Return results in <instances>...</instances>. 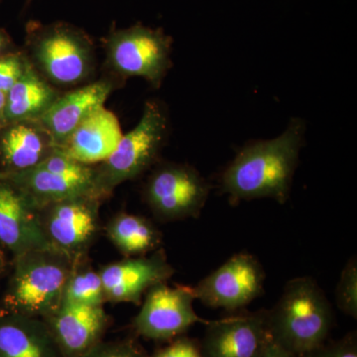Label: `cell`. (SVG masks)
Here are the masks:
<instances>
[{
	"mask_svg": "<svg viewBox=\"0 0 357 357\" xmlns=\"http://www.w3.org/2000/svg\"><path fill=\"white\" fill-rule=\"evenodd\" d=\"M7 268L6 250L0 245V280L6 273Z\"/></svg>",
	"mask_w": 357,
	"mask_h": 357,
	"instance_id": "cell-29",
	"label": "cell"
},
{
	"mask_svg": "<svg viewBox=\"0 0 357 357\" xmlns=\"http://www.w3.org/2000/svg\"><path fill=\"white\" fill-rule=\"evenodd\" d=\"M105 291L100 272L84 269L77 265L66 285L63 303L84 305V306H102Z\"/></svg>",
	"mask_w": 357,
	"mask_h": 357,
	"instance_id": "cell-22",
	"label": "cell"
},
{
	"mask_svg": "<svg viewBox=\"0 0 357 357\" xmlns=\"http://www.w3.org/2000/svg\"><path fill=\"white\" fill-rule=\"evenodd\" d=\"M31 1H32V0H28V2H31Z\"/></svg>",
	"mask_w": 357,
	"mask_h": 357,
	"instance_id": "cell-33",
	"label": "cell"
},
{
	"mask_svg": "<svg viewBox=\"0 0 357 357\" xmlns=\"http://www.w3.org/2000/svg\"><path fill=\"white\" fill-rule=\"evenodd\" d=\"M0 357H63L44 319L0 310Z\"/></svg>",
	"mask_w": 357,
	"mask_h": 357,
	"instance_id": "cell-19",
	"label": "cell"
},
{
	"mask_svg": "<svg viewBox=\"0 0 357 357\" xmlns=\"http://www.w3.org/2000/svg\"><path fill=\"white\" fill-rule=\"evenodd\" d=\"M1 170H0V177H1Z\"/></svg>",
	"mask_w": 357,
	"mask_h": 357,
	"instance_id": "cell-32",
	"label": "cell"
},
{
	"mask_svg": "<svg viewBox=\"0 0 357 357\" xmlns=\"http://www.w3.org/2000/svg\"><path fill=\"white\" fill-rule=\"evenodd\" d=\"M122 136L116 115L102 107L86 117L55 149L79 163L93 166L102 163L114 153Z\"/></svg>",
	"mask_w": 357,
	"mask_h": 357,
	"instance_id": "cell-17",
	"label": "cell"
},
{
	"mask_svg": "<svg viewBox=\"0 0 357 357\" xmlns=\"http://www.w3.org/2000/svg\"><path fill=\"white\" fill-rule=\"evenodd\" d=\"M210 191V185L196 169L166 164L148 180L145 199L159 220H180L199 217Z\"/></svg>",
	"mask_w": 357,
	"mask_h": 357,
	"instance_id": "cell-8",
	"label": "cell"
},
{
	"mask_svg": "<svg viewBox=\"0 0 357 357\" xmlns=\"http://www.w3.org/2000/svg\"><path fill=\"white\" fill-rule=\"evenodd\" d=\"M63 357H79L102 340L109 317L102 306L63 303L44 319Z\"/></svg>",
	"mask_w": 357,
	"mask_h": 357,
	"instance_id": "cell-15",
	"label": "cell"
},
{
	"mask_svg": "<svg viewBox=\"0 0 357 357\" xmlns=\"http://www.w3.org/2000/svg\"><path fill=\"white\" fill-rule=\"evenodd\" d=\"M100 202L93 196H81L42 208V227L52 246L82 261L98 231Z\"/></svg>",
	"mask_w": 357,
	"mask_h": 357,
	"instance_id": "cell-11",
	"label": "cell"
},
{
	"mask_svg": "<svg viewBox=\"0 0 357 357\" xmlns=\"http://www.w3.org/2000/svg\"><path fill=\"white\" fill-rule=\"evenodd\" d=\"M32 64L47 81L57 86L81 84L93 69V43L88 35L69 23L28 27Z\"/></svg>",
	"mask_w": 357,
	"mask_h": 357,
	"instance_id": "cell-5",
	"label": "cell"
},
{
	"mask_svg": "<svg viewBox=\"0 0 357 357\" xmlns=\"http://www.w3.org/2000/svg\"><path fill=\"white\" fill-rule=\"evenodd\" d=\"M81 263L57 248L36 249L13 257L1 311L48 318L63 304L68 280Z\"/></svg>",
	"mask_w": 357,
	"mask_h": 357,
	"instance_id": "cell-3",
	"label": "cell"
},
{
	"mask_svg": "<svg viewBox=\"0 0 357 357\" xmlns=\"http://www.w3.org/2000/svg\"><path fill=\"white\" fill-rule=\"evenodd\" d=\"M168 133V117L163 105L146 102L137 126L123 134L109 158L95 167V196L107 198L115 188L138 177L158 158Z\"/></svg>",
	"mask_w": 357,
	"mask_h": 357,
	"instance_id": "cell-4",
	"label": "cell"
},
{
	"mask_svg": "<svg viewBox=\"0 0 357 357\" xmlns=\"http://www.w3.org/2000/svg\"><path fill=\"white\" fill-rule=\"evenodd\" d=\"M149 357H204V356L198 340L183 335L174 338L169 342V344L157 349Z\"/></svg>",
	"mask_w": 357,
	"mask_h": 357,
	"instance_id": "cell-26",
	"label": "cell"
},
{
	"mask_svg": "<svg viewBox=\"0 0 357 357\" xmlns=\"http://www.w3.org/2000/svg\"><path fill=\"white\" fill-rule=\"evenodd\" d=\"M7 44H8V39L4 33L0 30V58H1L2 53L6 50Z\"/></svg>",
	"mask_w": 357,
	"mask_h": 357,
	"instance_id": "cell-31",
	"label": "cell"
},
{
	"mask_svg": "<svg viewBox=\"0 0 357 357\" xmlns=\"http://www.w3.org/2000/svg\"><path fill=\"white\" fill-rule=\"evenodd\" d=\"M261 357H296L292 354L285 351L280 345L275 344L273 340L269 337L264 351H263Z\"/></svg>",
	"mask_w": 357,
	"mask_h": 357,
	"instance_id": "cell-28",
	"label": "cell"
},
{
	"mask_svg": "<svg viewBox=\"0 0 357 357\" xmlns=\"http://www.w3.org/2000/svg\"><path fill=\"white\" fill-rule=\"evenodd\" d=\"M0 135V170L2 176L22 172L39 165L55 150L50 134L39 121L8 123Z\"/></svg>",
	"mask_w": 357,
	"mask_h": 357,
	"instance_id": "cell-18",
	"label": "cell"
},
{
	"mask_svg": "<svg viewBox=\"0 0 357 357\" xmlns=\"http://www.w3.org/2000/svg\"><path fill=\"white\" fill-rule=\"evenodd\" d=\"M304 130L303 121L294 119L278 137L244 147L222 174V191L234 203L270 198L285 204L290 197Z\"/></svg>",
	"mask_w": 357,
	"mask_h": 357,
	"instance_id": "cell-1",
	"label": "cell"
},
{
	"mask_svg": "<svg viewBox=\"0 0 357 357\" xmlns=\"http://www.w3.org/2000/svg\"><path fill=\"white\" fill-rule=\"evenodd\" d=\"M79 357H149L146 351L132 340H100Z\"/></svg>",
	"mask_w": 357,
	"mask_h": 357,
	"instance_id": "cell-24",
	"label": "cell"
},
{
	"mask_svg": "<svg viewBox=\"0 0 357 357\" xmlns=\"http://www.w3.org/2000/svg\"><path fill=\"white\" fill-rule=\"evenodd\" d=\"M194 292L187 286L170 287L160 283L146 292L133 328L140 337L158 342H171L185 335L192 325L204 321L194 309Z\"/></svg>",
	"mask_w": 357,
	"mask_h": 357,
	"instance_id": "cell-9",
	"label": "cell"
},
{
	"mask_svg": "<svg viewBox=\"0 0 357 357\" xmlns=\"http://www.w3.org/2000/svg\"><path fill=\"white\" fill-rule=\"evenodd\" d=\"M175 273L163 249L150 257L128 258L103 267L100 272L105 300L139 305L143 294Z\"/></svg>",
	"mask_w": 357,
	"mask_h": 357,
	"instance_id": "cell-14",
	"label": "cell"
},
{
	"mask_svg": "<svg viewBox=\"0 0 357 357\" xmlns=\"http://www.w3.org/2000/svg\"><path fill=\"white\" fill-rule=\"evenodd\" d=\"M264 280L259 261L249 253L241 252L199 281L192 292L206 306L234 312L262 295Z\"/></svg>",
	"mask_w": 357,
	"mask_h": 357,
	"instance_id": "cell-10",
	"label": "cell"
},
{
	"mask_svg": "<svg viewBox=\"0 0 357 357\" xmlns=\"http://www.w3.org/2000/svg\"><path fill=\"white\" fill-rule=\"evenodd\" d=\"M107 62L122 77H142L158 88L171 67L172 38L162 29L135 24L105 39Z\"/></svg>",
	"mask_w": 357,
	"mask_h": 357,
	"instance_id": "cell-6",
	"label": "cell"
},
{
	"mask_svg": "<svg viewBox=\"0 0 357 357\" xmlns=\"http://www.w3.org/2000/svg\"><path fill=\"white\" fill-rule=\"evenodd\" d=\"M28 59L20 55L0 58V91L8 93L24 72Z\"/></svg>",
	"mask_w": 357,
	"mask_h": 357,
	"instance_id": "cell-27",
	"label": "cell"
},
{
	"mask_svg": "<svg viewBox=\"0 0 357 357\" xmlns=\"http://www.w3.org/2000/svg\"><path fill=\"white\" fill-rule=\"evenodd\" d=\"M114 88L112 82L100 79L59 96L38 119L50 134L55 148L61 146L86 117L105 107Z\"/></svg>",
	"mask_w": 357,
	"mask_h": 357,
	"instance_id": "cell-16",
	"label": "cell"
},
{
	"mask_svg": "<svg viewBox=\"0 0 357 357\" xmlns=\"http://www.w3.org/2000/svg\"><path fill=\"white\" fill-rule=\"evenodd\" d=\"M305 357H357L356 333H349L338 340H326Z\"/></svg>",
	"mask_w": 357,
	"mask_h": 357,
	"instance_id": "cell-25",
	"label": "cell"
},
{
	"mask_svg": "<svg viewBox=\"0 0 357 357\" xmlns=\"http://www.w3.org/2000/svg\"><path fill=\"white\" fill-rule=\"evenodd\" d=\"M333 324L332 306L310 277L289 281L277 304L266 310L269 337L296 357L325 344Z\"/></svg>",
	"mask_w": 357,
	"mask_h": 357,
	"instance_id": "cell-2",
	"label": "cell"
},
{
	"mask_svg": "<svg viewBox=\"0 0 357 357\" xmlns=\"http://www.w3.org/2000/svg\"><path fill=\"white\" fill-rule=\"evenodd\" d=\"M59 96L58 91L27 60L22 76L7 93L3 121L7 123L38 121Z\"/></svg>",
	"mask_w": 357,
	"mask_h": 357,
	"instance_id": "cell-20",
	"label": "cell"
},
{
	"mask_svg": "<svg viewBox=\"0 0 357 357\" xmlns=\"http://www.w3.org/2000/svg\"><path fill=\"white\" fill-rule=\"evenodd\" d=\"M201 344L204 357H261L269 335L266 310L208 321Z\"/></svg>",
	"mask_w": 357,
	"mask_h": 357,
	"instance_id": "cell-13",
	"label": "cell"
},
{
	"mask_svg": "<svg viewBox=\"0 0 357 357\" xmlns=\"http://www.w3.org/2000/svg\"><path fill=\"white\" fill-rule=\"evenodd\" d=\"M6 95L7 93L3 91H0V117L3 121L4 109H6Z\"/></svg>",
	"mask_w": 357,
	"mask_h": 357,
	"instance_id": "cell-30",
	"label": "cell"
},
{
	"mask_svg": "<svg viewBox=\"0 0 357 357\" xmlns=\"http://www.w3.org/2000/svg\"><path fill=\"white\" fill-rule=\"evenodd\" d=\"M335 302L338 309L352 318H357V261L351 258L347 263L338 282Z\"/></svg>",
	"mask_w": 357,
	"mask_h": 357,
	"instance_id": "cell-23",
	"label": "cell"
},
{
	"mask_svg": "<svg viewBox=\"0 0 357 357\" xmlns=\"http://www.w3.org/2000/svg\"><path fill=\"white\" fill-rule=\"evenodd\" d=\"M0 245L13 257L55 248L45 234L39 204L3 176L0 177Z\"/></svg>",
	"mask_w": 357,
	"mask_h": 357,
	"instance_id": "cell-12",
	"label": "cell"
},
{
	"mask_svg": "<svg viewBox=\"0 0 357 357\" xmlns=\"http://www.w3.org/2000/svg\"><path fill=\"white\" fill-rule=\"evenodd\" d=\"M3 177L27 192L41 210L64 199L96 197L95 166L79 163L57 149L34 168Z\"/></svg>",
	"mask_w": 357,
	"mask_h": 357,
	"instance_id": "cell-7",
	"label": "cell"
},
{
	"mask_svg": "<svg viewBox=\"0 0 357 357\" xmlns=\"http://www.w3.org/2000/svg\"><path fill=\"white\" fill-rule=\"evenodd\" d=\"M107 236L115 248L126 255H143L161 243L158 229L146 218L121 213L107 225Z\"/></svg>",
	"mask_w": 357,
	"mask_h": 357,
	"instance_id": "cell-21",
	"label": "cell"
}]
</instances>
